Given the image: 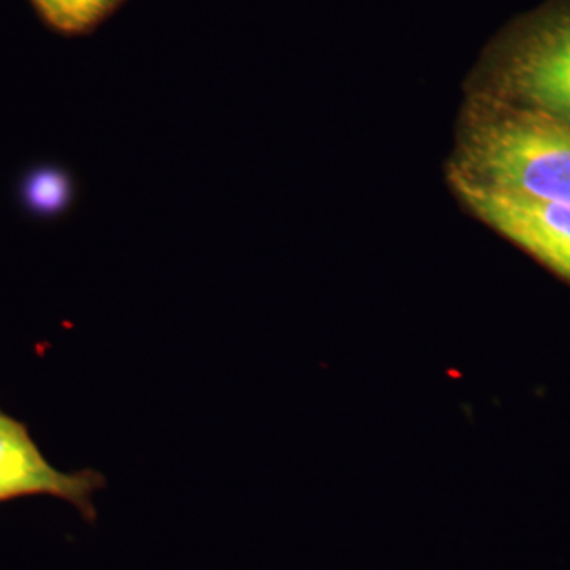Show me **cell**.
<instances>
[{
	"label": "cell",
	"mask_w": 570,
	"mask_h": 570,
	"mask_svg": "<svg viewBox=\"0 0 570 570\" xmlns=\"http://www.w3.org/2000/svg\"><path fill=\"white\" fill-rule=\"evenodd\" d=\"M483 181L570 208V130L553 119L517 115L483 127L472 142Z\"/></svg>",
	"instance_id": "cell-1"
},
{
	"label": "cell",
	"mask_w": 570,
	"mask_h": 570,
	"mask_svg": "<svg viewBox=\"0 0 570 570\" xmlns=\"http://www.w3.org/2000/svg\"><path fill=\"white\" fill-rule=\"evenodd\" d=\"M459 189L487 223L570 281L569 206L474 179H460Z\"/></svg>",
	"instance_id": "cell-2"
},
{
	"label": "cell",
	"mask_w": 570,
	"mask_h": 570,
	"mask_svg": "<svg viewBox=\"0 0 570 570\" xmlns=\"http://www.w3.org/2000/svg\"><path fill=\"white\" fill-rule=\"evenodd\" d=\"M105 483L94 469L63 472L52 466L20 420L0 411V502L55 497L78 509H92V494Z\"/></svg>",
	"instance_id": "cell-3"
},
{
	"label": "cell",
	"mask_w": 570,
	"mask_h": 570,
	"mask_svg": "<svg viewBox=\"0 0 570 570\" xmlns=\"http://www.w3.org/2000/svg\"><path fill=\"white\" fill-rule=\"evenodd\" d=\"M510 73L528 99L570 119V11L521 41Z\"/></svg>",
	"instance_id": "cell-4"
},
{
	"label": "cell",
	"mask_w": 570,
	"mask_h": 570,
	"mask_svg": "<svg viewBox=\"0 0 570 570\" xmlns=\"http://www.w3.org/2000/svg\"><path fill=\"white\" fill-rule=\"evenodd\" d=\"M26 205L39 214H58L66 209L73 197L70 176L59 168H37L22 184Z\"/></svg>",
	"instance_id": "cell-5"
}]
</instances>
